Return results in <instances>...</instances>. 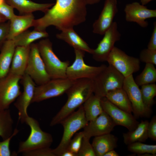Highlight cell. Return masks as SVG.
Listing matches in <instances>:
<instances>
[{"label": "cell", "instance_id": "obj_9", "mask_svg": "<svg viewBox=\"0 0 156 156\" xmlns=\"http://www.w3.org/2000/svg\"><path fill=\"white\" fill-rule=\"evenodd\" d=\"M106 61L125 78L133 75L140 69L139 58L128 55L115 46L109 54Z\"/></svg>", "mask_w": 156, "mask_h": 156}, {"label": "cell", "instance_id": "obj_26", "mask_svg": "<svg viewBox=\"0 0 156 156\" xmlns=\"http://www.w3.org/2000/svg\"><path fill=\"white\" fill-rule=\"evenodd\" d=\"M149 121L142 120L133 130L123 134L124 143L128 145L135 142H144L148 138V127Z\"/></svg>", "mask_w": 156, "mask_h": 156}, {"label": "cell", "instance_id": "obj_43", "mask_svg": "<svg viewBox=\"0 0 156 156\" xmlns=\"http://www.w3.org/2000/svg\"><path fill=\"white\" fill-rule=\"evenodd\" d=\"M119 155L114 149L109 151L106 153L103 156H118Z\"/></svg>", "mask_w": 156, "mask_h": 156}, {"label": "cell", "instance_id": "obj_1", "mask_svg": "<svg viewBox=\"0 0 156 156\" xmlns=\"http://www.w3.org/2000/svg\"><path fill=\"white\" fill-rule=\"evenodd\" d=\"M86 5L84 0H56L42 17L34 19L32 27L40 31L51 25L61 31L73 28L85 21Z\"/></svg>", "mask_w": 156, "mask_h": 156}, {"label": "cell", "instance_id": "obj_17", "mask_svg": "<svg viewBox=\"0 0 156 156\" xmlns=\"http://www.w3.org/2000/svg\"><path fill=\"white\" fill-rule=\"evenodd\" d=\"M116 125L109 116L103 111L95 119L89 122L83 128V138L90 139L92 137L110 133Z\"/></svg>", "mask_w": 156, "mask_h": 156}, {"label": "cell", "instance_id": "obj_14", "mask_svg": "<svg viewBox=\"0 0 156 156\" xmlns=\"http://www.w3.org/2000/svg\"><path fill=\"white\" fill-rule=\"evenodd\" d=\"M20 83L23 87V91L16 99L14 105L18 111V119L21 123H25L29 116L28 107L34 96L36 84L27 75L24 74L22 77Z\"/></svg>", "mask_w": 156, "mask_h": 156}, {"label": "cell", "instance_id": "obj_5", "mask_svg": "<svg viewBox=\"0 0 156 156\" xmlns=\"http://www.w3.org/2000/svg\"><path fill=\"white\" fill-rule=\"evenodd\" d=\"M125 77L114 67L109 64L93 80V93L101 99L109 92L122 88Z\"/></svg>", "mask_w": 156, "mask_h": 156}, {"label": "cell", "instance_id": "obj_21", "mask_svg": "<svg viewBox=\"0 0 156 156\" xmlns=\"http://www.w3.org/2000/svg\"><path fill=\"white\" fill-rule=\"evenodd\" d=\"M7 3L14 8L16 9L20 14L25 15L40 11L44 13L54 3H39L29 0H5Z\"/></svg>", "mask_w": 156, "mask_h": 156}, {"label": "cell", "instance_id": "obj_34", "mask_svg": "<svg viewBox=\"0 0 156 156\" xmlns=\"http://www.w3.org/2000/svg\"><path fill=\"white\" fill-rule=\"evenodd\" d=\"M90 140L83 137L77 156H96Z\"/></svg>", "mask_w": 156, "mask_h": 156}, {"label": "cell", "instance_id": "obj_11", "mask_svg": "<svg viewBox=\"0 0 156 156\" xmlns=\"http://www.w3.org/2000/svg\"><path fill=\"white\" fill-rule=\"evenodd\" d=\"M22 77L10 73L0 79V110L9 109L21 94L19 82Z\"/></svg>", "mask_w": 156, "mask_h": 156}, {"label": "cell", "instance_id": "obj_36", "mask_svg": "<svg viewBox=\"0 0 156 156\" xmlns=\"http://www.w3.org/2000/svg\"><path fill=\"white\" fill-rule=\"evenodd\" d=\"M19 130L16 128L12 135L8 138L0 142V156H10L12 154L10 149V144L12 138L18 132Z\"/></svg>", "mask_w": 156, "mask_h": 156}, {"label": "cell", "instance_id": "obj_19", "mask_svg": "<svg viewBox=\"0 0 156 156\" xmlns=\"http://www.w3.org/2000/svg\"><path fill=\"white\" fill-rule=\"evenodd\" d=\"M30 45L16 46L14 52L9 73L22 77L29 59Z\"/></svg>", "mask_w": 156, "mask_h": 156}, {"label": "cell", "instance_id": "obj_27", "mask_svg": "<svg viewBox=\"0 0 156 156\" xmlns=\"http://www.w3.org/2000/svg\"><path fill=\"white\" fill-rule=\"evenodd\" d=\"M48 36L49 34L46 31L27 30L16 36L12 40L16 47L27 46L37 40L46 38Z\"/></svg>", "mask_w": 156, "mask_h": 156}, {"label": "cell", "instance_id": "obj_29", "mask_svg": "<svg viewBox=\"0 0 156 156\" xmlns=\"http://www.w3.org/2000/svg\"><path fill=\"white\" fill-rule=\"evenodd\" d=\"M14 121L9 109L0 110V137L3 140L13 134Z\"/></svg>", "mask_w": 156, "mask_h": 156}, {"label": "cell", "instance_id": "obj_45", "mask_svg": "<svg viewBox=\"0 0 156 156\" xmlns=\"http://www.w3.org/2000/svg\"><path fill=\"white\" fill-rule=\"evenodd\" d=\"M154 0H140L141 4L142 5H145L151 1Z\"/></svg>", "mask_w": 156, "mask_h": 156}, {"label": "cell", "instance_id": "obj_4", "mask_svg": "<svg viewBox=\"0 0 156 156\" xmlns=\"http://www.w3.org/2000/svg\"><path fill=\"white\" fill-rule=\"evenodd\" d=\"M46 71L51 79L66 78V70L69 61H61L54 52L52 43L48 38L37 43Z\"/></svg>", "mask_w": 156, "mask_h": 156}, {"label": "cell", "instance_id": "obj_40", "mask_svg": "<svg viewBox=\"0 0 156 156\" xmlns=\"http://www.w3.org/2000/svg\"><path fill=\"white\" fill-rule=\"evenodd\" d=\"M148 138L154 141H156V116H154L149 122L148 127Z\"/></svg>", "mask_w": 156, "mask_h": 156}, {"label": "cell", "instance_id": "obj_18", "mask_svg": "<svg viewBox=\"0 0 156 156\" xmlns=\"http://www.w3.org/2000/svg\"><path fill=\"white\" fill-rule=\"evenodd\" d=\"M118 12L117 0H105L98 18L93 23V32L103 35L113 22Z\"/></svg>", "mask_w": 156, "mask_h": 156}, {"label": "cell", "instance_id": "obj_22", "mask_svg": "<svg viewBox=\"0 0 156 156\" xmlns=\"http://www.w3.org/2000/svg\"><path fill=\"white\" fill-rule=\"evenodd\" d=\"M117 138L110 133L95 137L91 144L96 156H103L117 146Z\"/></svg>", "mask_w": 156, "mask_h": 156}, {"label": "cell", "instance_id": "obj_44", "mask_svg": "<svg viewBox=\"0 0 156 156\" xmlns=\"http://www.w3.org/2000/svg\"><path fill=\"white\" fill-rule=\"evenodd\" d=\"M87 5H93L99 2L101 0H84Z\"/></svg>", "mask_w": 156, "mask_h": 156}, {"label": "cell", "instance_id": "obj_30", "mask_svg": "<svg viewBox=\"0 0 156 156\" xmlns=\"http://www.w3.org/2000/svg\"><path fill=\"white\" fill-rule=\"evenodd\" d=\"M134 81L138 86L155 83L156 81V69L154 65L146 64L144 69Z\"/></svg>", "mask_w": 156, "mask_h": 156}, {"label": "cell", "instance_id": "obj_46", "mask_svg": "<svg viewBox=\"0 0 156 156\" xmlns=\"http://www.w3.org/2000/svg\"><path fill=\"white\" fill-rule=\"evenodd\" d=\"M7 20L4 17L0 14V23L5 22Z\"/></svg>", "mask_w": 156, "mask_h": 156}, {"label": "cell", "instance_id": "obj_35", "mask_svg": "<svg viewBox=\"0 0 156 156\" xmlns=\"http://www.w3.org/2000/svg\"><path fill=\"white\" fill-rule=\"evenodd\" d=\"M83 137V135L82 131L77 133L74 138L70 140L67 149L77 155Z\"/></svg>", "mask_w": 156, "mask_h": 156}, {"label": "cell", "instance_id": "obj_37", "mask_svg": "<svg viewBox=\"0 0 156 156\" xmlns=\"http://www.w3.org/2000/svg\"><path fill=\"white\" fill-rule=\"evenodd\" d=\"M14 8L6 2L5 0H0V14L10 20L15 15Z\"/></svg>", "mask_w": 156, "mask_h": 156}, {"label": "cell", "instance_id": "obj_23", "mask_svg": "<svg viewBox=\"0 0 156 156\" xmlns=\"http://www.w3.org/2000/svg\"><path fill=\"white\" fill-rule=\"evenodd\" d=\"M57 38L62 40L73 47L74 49L82 50L92 54L93 49L75 31L73 28L61 31L56 35Z\"/></svg>", "mask_w": 156, "mask_h": 156}, {"label": "cell", "instance_id": "obj_12", "mask_svg": "<svg viewBox=\"0 0 156 156\" xmlns=\"http://www.w3.org/2000/svg\"><path fill=\"white\" fill-rule=\"evenodd\" d=\"M139 86L135 83L133 75L125 78L122 88L131 103L134 116L136 118L148 117L152 112L151 109L144 105Z\"/></svg>", "mask_w": 156, "mask_h": 156}, {"label": "cell", "instance_id": "obj_3", "mask_svg": "<svg viewBox=\"0 0 156 156\" xmlns=\"http://www.w3.org/2000/svg\"><path fill=\"white\" fill-rule=\"evenodd\" d=\"M25 123L30 128V132L27 138L19 144L18 153L25 154L42 148L50 147L53 142L51 135L43 131L37 120L29 116Z\"/></svg>", "mask_w": 156, "mask_h": 156}, {"label": "cell", "instance_id": "obj_24", "mask_svg": "<svg viewBox=\"0 0 156 156\" xmlns=\"http://www.w3.org/2000/svg\"><path fill=\"white\" fill-rule=\"evenodd\" d=\"M16 47L13 40H7L0 50V79L9 73Z\"/></svg>", "mask_w": 156, "mask_h": 156}, {"label": "cell", "instance_id": "obj_13", "mask_svg": "<svg viewBox=\"0 0 156 156\" xmlns=\"http://www.w3.org/2000/svg\"><path fill=\"white\" fill-rule=\"evenodd\" d=\"M103 35V38L97 47L93 49L91 54L93 59L99 62L107 61L109 54L115 46V44L120 39L121 34L118 30L117 22H113Z\"/></svg>", "mask_w": 156, "mask_h": 156}, {"label": "cell", "instance_id": "obj_7", "mask_svg": "<svg viewBox=\"0 0 156 156\" xmlns=\"http://www.w3.org/2000/svg\"><path fill=\"white\" fill-rule=\"evenodd\" d=\"M75 60L66 70L67 78L73 80L81 79L93 80L107 66L102 64L98 66L86 64L83 58L85 52L81 50L74 49Z\"/></svg>", "mask_w": 156, "mask_h": 156}, {"label": "cell", "instance_id": "obj_39", "mask_svg": "<svg viewBox=\"0 0 156 156\" xmlns=\"http://www.w3.org/2000/svg\"><path fill=\"white\" fill-rule=\"evenodd\" d=\"M25 156H55L53 149L45 148L32 151L25 154Z\"/></svg>", "mask_w": 156, "mask_h": 156}, {"label": "cell", "instance_id": "obj_41", "mask_svg": "<svg viewBox=\"0 0 156 156\" xmlns=\"http://www.w3.org/2000/svg\"><path fill=\"white\" fill-rule=\"evenodd\" d=\"M148 49L153 50H156V22L153 23V29L150 39L147 45Z\"/></svg>", "mask_w": 156, "mask_h": 156}, {"label": "cell", "instance_id": "obj_32", "mask_svg": "<svg viewBox=\"0 0 156 156\" xmlns=\"http://www.w3.org/2000/svg\"><path fill=\"white\" fill-rule=\"evenodd\" d=\"M127 146V149L129 151L138 155L148 153L156 155V145L147 144L137 142Z\"/></svg>", "mask_w": 156, "mask_h": 156}, {"label": "cell", "instance_id": "obj_20", "mask_svg": "<svg viewBox=\"0 0 156 156\" xmlns=\"http://www.w3.org/2000/svg\"><path fill=\"white\" fill-rule=\"evenodd\" d=\"M34 17L32 14L21 16L15 15L10 19L7 40H12L16 36L32 27Z\"/></svg>", "mask_w": 156, "mask_h": 156}, {"label": "cell", "instance_id": "obj_38", "mask_svg": "<svg viewBox=\"0 0 156 156\" xmlns=\"http://www.w3.org/2000/svg\"><path fill=\"white\" fill-rule=\"evenodd\" d=\"M10 26V21L0 23V50L5 41L7 40Z\"/></svg>", "mask_w": 156, "mask_h": 156}, {"label": "cell", "instance_id": "obj_8", "mask_svg": "<svg viewBox=\"0 0 156 156\" xmlns=\"http://www.w3.org/2000/svg\"><path fill=\"white\" fill-rule=\"evenodd\" d=\"M74 81L67 78L51 79L46 83L36 86L31 103L61 95L66 93Z\"/></svg>", "mask_w": 156, "mask_h": 156}, {"label": "cell", "instance_id": "obj_31", "mask_svg": "<svg viewBox=\"0 0 156 156\" xmlns=\"http://www.w3.org/2000/svg\"><path fill=\"white\" fill-rule=\"evenodd\" d=\"M141 86L140 90L143 103L146 107L151 109L155 103L154 98L156 95V85L153 83Z\"/></svg>", "mask_w": 156, "mask_h": 156}, {"label": "cell", "instance_id": "obj_28", "mask_svg": "<svg viewBox=\"0 0 156 156\" xmlns=\"http://www.w3.org/2000/svg\"><path fill=\"white\" fill-rule=\"evenodd\" d=\"M101 99L93 94L82 105L85 117L88 122L95 119L103 111Z\"/></svg>", "mask_w": 156, "mask_h": 156}, {"label": "cell", "instance_id": "obj_25", "mask_svg": "<svg viewBox=\"0 0 156 156\" xmlns=\"http://www.w3.org/2000/svg\"><path fill=\"white\" fill-rule=\"evenodd\" d=\"M105 97L119 108L130 114L133 112L131 103L126 92L122 88L109 92Z\"/></svg>", "mask_w": 156, "mask_h": 156}, {"label": "cell", "instance_id": "obj_2", "mask_svg": "<svg viewBox=\"0 0 156 156\" xmlns=\"http://www.w3.org/2000/svg\"><path fill=\"white\" fill-rule=\"evenodd\" d=\"M93 79H81L74 81L66 92L67 100L64 106L53 118L50 125L53 126L61 122L83 105L93 94Z\"/></svg>", "mask_w": 156, "mask_h": 156}, {"label": "cell", "instance_id": "obj_15", "mask_svg": "<svg viewBox=\"0 0 156 156\" xmlns=\"http://www.w3.org/2000/svg\"><path fill=\"white\" fill-rule=\"evenodd\" d=\"M103 109L111 118L116 125L123 126L129 131L134 129L139 122L131 114L127 112L114 105L105 97L101 99Z\"/></svg>", "mask_w": 156, "mask_h": 156}, {"label": "cell", "instance_id": "obj_6", "mask_svg": "<svg viewBox=\"0 0 156 156\" xmlns=\"http://www.w3.org/2000/svg\"><path fill=\"white\" fill-rule=\"evenodd\" d=\"M88 122L85 117L82 105L61 122L60 124L63 128V133L59 144L56 148L53 149L55 156H60L67 149L74 135L83 128Z\"/></svg>", "mask_w": 156, "mask_h": 156}, {"label": "cell", "instance_id": "obj_42", "mask_svg": "<svg viewBox=\"0 0 156 156\" xmlns=\"http://www.w3.org/2000/svg\"><path fill=\"white\" fill-rule=\"evenodd\" d=\"M60 156H77V155L71 151L66 149L62 152Z\"/></svg>", "mask_w": 156, "mask_h": 156}, {"label": "cell", "instance_id": "obj_10", "mask_svg": "<svg viewBox=\"0 0 156 156\" xmlns=\"http://www.w3.org/2000/svg\"><path fill=\"white\" fill-rule=\"evenodd\" d=\"M25 74L28 75L38 86L51 79L40 54L37 43L30 45L29 58Z\"/></svg>", "mask_w": 156, "mask_h": 156}, {"label": "cell", "instance_id": "obj_16", "mask_svg": "<svg viewBox=\"0 0 156 156\" xmlns=\"http://www.w3.org/2000/svg\"><path fill=\"white\" fill-rule=\"evenodd\" d=\"M124 11L127 22L135 23L144 28L148 25L147 19L156 17V10L148 9L137 2L126 4Z\"/></svg>", "mask_w": 156, "mask_h": 156}, {"label": "cell", "instance_id": "obj_33", "mask_svg": "<svg viewBox=\"0 0 156 156\" xmlns=\"http://www.w3.org/2000/svg\"><path fill=\"white\" fill-rule=\"evenodd\" d=\"M140 61L146 64H151L156 65V50L147 48L142 50L139 56Z\"/></svg>", "mask_w": 156, "mask_h": 156}]
</instances>
